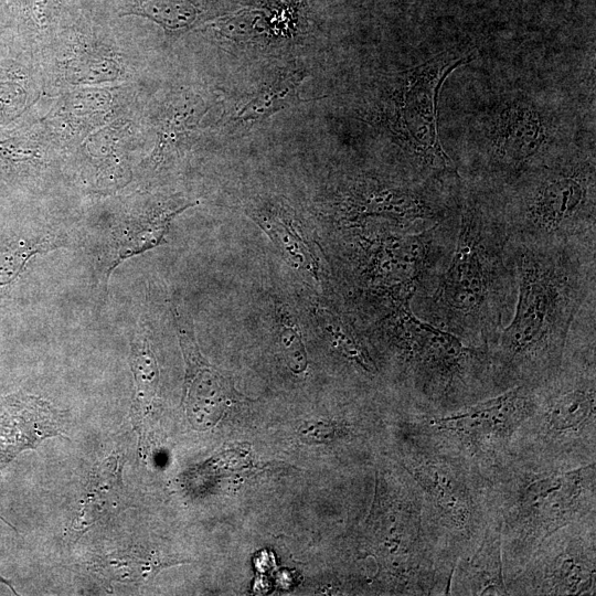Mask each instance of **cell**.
<instances>
[{
    "label": "cell",
    "instance_id": "cell-1",
    "mask_svg": "<svg viewBox=\"0 0 596 596\" xmlns=\"http://www.w3.org/2000/svg\"><path fill=\"white\" fill-rule=\"evenodd\" d=\"M514 246V311L489 349L500 392L540 384L558 371L574 318L596 294V237Z\"/></svg>",
    "mask_w": 596,
    "mask_h": 596
},
{
    "label": "cell",
    "instance_id": "cell-2",
    "mask_svg": "<svg viewBox=\"0 0 596 596\" xmlns=\"http://www.w3.org/2000/svg\"><path fill=\"white\" fill-rule=\"evenodd\" d=\"M455 246L413 312L472 347L488 350L509 323L517 301L515 246L498 202L461 192Z\"/></svg>",
    "mask_w": 596,
    "mask_h": 596
},
{
    "label": "cell",
    "instance_id": "cell-3",
    "mask_svg": "<svg viewBox=\"0 0 596 596\" xmlns=\"http://www.w3.org/2000/svg\"><path fill=\"white\" fill-rule=\"evenodd\" d=\"M485 480L489 514L501 524L505 582L556 530L596 519V461L563 470L511 455Z\"/></svg>",
    "mask_w": 596,
    "mask_h": 596
},
{
    "label": "cell",
    "instance_id": "cell-4",
    "mask_svg": "<svg viewBox=\"0 0 596 596\" xmlns=\"http://www.w3.org/2000/svg\"><path fill=\"white\" fill-rule=\"evenodd\" d=\"M376 326L397 365L411 415H440L501 393L487 348L421 319L411 305L390 310Z\"/></svg>",
    "mask_w": 596,
    "mask_h": 596
},
{
    "label": "cell",
    "instance_id": "cell-5",
    "mask_svg": "<svg viewBox=\"0 0 596 596\" xmlns=\"http://www.w3.org/2000/svg\"><path fill=\"white\" fill-rule=\"evenodd\" d=\"M397 464L419 489L429 531L444 561L459 557L481 540L490 514L483 476L458 451L408 415Z\"/></svg>",
    "mask_w": 596,
    "mask_h": 596
},
{
    "label": "cell",
    "instance_id": "cell-6",
    "mask_svg": "<svg viewBox=\"0 0 596 596\" xmlns=\"http://www.w3.org/2000/svg\"><path fill=\"white\" fill-rule=\"evenodd\" d=\"M511 455L563 470L596 461L595 351L564 350L558 371L535 386Z\"/></svg>",
    "mask_w": 596,
    "mask_h": 596
},
{
    "label": "cell",
    "instance_id": "cell-7",
    "mask_svg": "<svg viewBox=\"0 0 596 596\" xmlns=\"http://www.w3.org/2000/svg\"><path fill=\"white\" fill-rule=\"evenodd\" d=\"M498 203L514 244L596 237L594 161L549 160L510 182Z\"/></svg>",
    "mask_w": 596,
    "mask_h": 596
},
{
    "label": "cell",
    "instance_id": "cell-8",
    "mask_svg": "<svg viewBox=\"0 0 596 596\" xmlns=\"http://www.w3.org/2000/svg\"><path fill=\"white\" fill-rule=\"evenodd\" d=\"M536 385L520 384L449 413L413 416L485 478L510 457L515 435L533 409Z\"/></svg>",
    "mask_w": 596,
    "mask_h": 596
},
{
    "label": "cell",
    "instance_id": "cell-9",
    "mask_svg": "<svg viewBox=\"0 0 596 596\" xmlns=\"http://www.w3.org/2000/svg\"><path fill=\"white\" fill-rule=\"evenodd\" d=\"M469 55L445 51L401 74L391 97V127L405 145L422 178L456 177L454 161L437 132V98L446 77Z\"/></svg>",
    "mask_w": 596,
    "mask_h": 596
},
{
    "label": "cell",
    "instance_id": "cell-10",
    "mask_svg": "<svg viewBox=\"0 0 596 596\" xmlns=\"http://www.w3.org/2000/svg\"><path fill=\"white\" fill-rule=\"evenodd\" d=\"M508 595L596 594V519L564 525L547 536L508 582Z\"/></svg>",
    "mask_w": 596,
    "mask_h": 596
},
{
    "label": "cell",
    "instance_id": "cell-11",
    "mask_svg": "<svg viewBox=\"0 0 596 596\" xmlns=\"http://www.w3.org/2000/svg\"><path fill=\"white\" fill-rule=\"evenodd\" d=\"M546 127L530 104L514 102L502 108L491 127L490 169L508 184L522 173L545 163Z\"/></svg>",
    "mask_w": 596,
    "mask_h": 596
},
{
    "label": "cell",
    "instance_id": "cell-12",
    "mask_svg": "<svg viewBox=\"0 0 596 596\" xmlns=\"http://www.w3.org/2000/svg\"><path fill=\"white\" fill-rule=\"evenodd\" d=\"M173 315L187 364L183 403L191 422L209 426L220 418L232 401L242 396L232 381L202 356L187 319L175 310Z\"/></svg>",
    "mask_w": 596,
    "mask_h": 596
},
{
    "label": "cell",
    "instance_id": "cell-13",
    "mask_svg": "<svg viewBox=\"0 0 596 596\" xmlns=\"http://www.w3.org/2000/svg\"><path fill=\"white\" fill-rule=\"evenodd\" d=\"M501 546L500 521L490 514L479 543L458 558L449 595L508 596Z\"/></svg>",
    "mask_w": 596,
    "mask_h": 596
},
{
    "label": "cell",
    "instance_id": "cell-14",
    "mask_svg": "<svg viewBox=\"0 0 596 596\" xmlns=\"http://www.w3.org/2000/svg\"><path fill=\"white\" fill-rule=\"evenodd\" d=\"M2 433L0 461H9L26 448H35L44 438L63 435L62 415L46 402L26 396L10 403Z\"/></svg>",
    "mask_w": 596,
    "mask_h": 596
},
{
    "label": "cell",
    "instance_id": "cell-15",
    "mask_svg": "<svg viewBox=\"0 0 596 596\" xmlns=\"http://www.w3.org/2000/svg\"><path fill=\"white\" fill-rule=\"evenodd\" d=\"M120 471L118 458L113 457L94 468L82 508L71 524L70 532L74 536L76 533L81 536L95 523L120 510L119 494L123 491Z\"/></svg>",
    "mask_w": 596,
    "mask_h": 596
},
{
    "label": "cell",
    "instance_id": "cell-16",
    "mask_svg": "<svg viewBox=\"0 0 596 596\" xmlns=\"http://www.w3.org/2000/svg\"><path fill=\"white\" fill-rule=\"evenodd\" d=\"M316 319L338 354L358 373L374 381L381 374L364 336L345 313L317 308Z\"/></svg>",
    "mask_w": 596,
    "mask_h": 596
},
{
    "label": "cell",
    "instance_id": "cell-17",
    "mask_svg": "<svg viewBox=\"0 0 596 596\" xmlns=\"http://www.w3.org/2000/svg\"><path fill=\"white\" fill-rule=\"evenodd\" d=\"M286 259L309 278L318 281L319 264L315 251L299 222L289 212H258L253 214Z\"/></svg>",
    "mask_w": 596,
    "mask_h": 596
},
{
    "label": "cell",
    "instance_id": "cell-18",
    "mask_svg": "<svg viewBox=\"0 0 596 596\" xmlns=\"http://www.w3.org/2000/svg\"><path fill=\"white\" fill-rule=\"evenodd\" d=\"M188 206L163 210L125 223L114 234L108 274L123 260L159 245L172 217Z\"/></svg>",
    "mask_w": 596,
    "mask_h": 596
},
{
    "label": "cell",
    "instance_id": "cell-19",
    "mask_svg": "<svg viewBox=\"0 0 596 596\" xmlns=\"http://www.w3.org/2000/svg\"><path fill=\"white\" fill-rule=\"evenodd\" d=\"M182 563L169 556H161L156 551L132 547L117 551L100 558L95 568L105 576L121 582L147 581L164 566Z\"/></svg>",
    "mask_w": 596,
    "mask_h": 596
},
{
    "label": "cell",
    "instance_id": "cell-20",
    "mask_svg": "<svg viewBox=\"0 0 596 596\" xmlns=\"http://www.w3.org/2000/svg\"><path fill=\"white\" fill-rule=\"evenodd\" d=\"M129 363L136 390L134 407L138 416L150 405L159 382L157 360L145 330H138L131 341Z\"/></svg>",
    "mask_w": 596,
    "mask_h": 596
},
{
    "label": "cell",
    "instance_id": "cell-21",
    "mask_svg": "<svg viewBox=\"0 0 596 596\" xmlns=\"http://www.w3.org/2000/svg\"><path fill=\"white\" fill-rule=\"evenodd\" d=\"M302 82V76L298 73L280 77L274 83L263 88L246 104L237 115L242 121H258L281 110L299 98L298 88Z\"/></svg>",
    "mask_w": 596,
    "mask_h": 596
},
{
    "label": "cell",
    "instance_id": "cell-22",
    "mask_svg": "<svg viewBox=\"0 0 596 596\" xmlns=\"http://www.w3.org/2000/svg\"><path fill=\"white\" fill-rule=\"evenodd\" d=\"M276 310L277 337L283 355L292 372L301 373L307 369L308 359L299 327L295 318L283 306H278Z\"/></svg>",
    "mask_w": 596,
    "mask_h": 596
},
{
    "label": "cell",
    "instance_id": "cell-23",
    "mask_svg": "<svg viewBox=\"0 0 596 596\" xmlns=\"http://www.w3.org/2000/svg\"><path fill=\"white\" fill-rule=\"evenodd\" d=\"M58 241L51 237L34 242H20L0 249V285L13 280L31 256L53 249Z\"/></svg>",
    "mask_w": 596,
    "mask_h": 596
},
{
    "label": "cell",
    "instance_id": "cell-24",
    "mask_svg": "<svg viewBox=\"0 0 596 596\" xmlns=\"http://www.w3.org/2000/svg\"><path fill=\"white\" fill-rule=\"evenodd\" d=\"M299 432L301 438L315 443L331 441L349 434L345 427L332 423H308Z\"/></svg>",
    "mask_w": 596,
    "mask_h": 596
}]
</instances>
